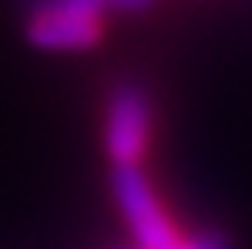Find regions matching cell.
Wrapping results in <instances>:
<instances>
[{"label":"cell","instance_id":"3957f363","mask_svg":"<svg viewBox=\"0 0 252 249\" xmlns=\"http://www.w3.org/2000/svg\"><path fill=\"white\" fill-rule=\"evenodd\" d=\"M27 40L40 51H84L101 40V17L84 14H27Z\"/></svg>","mask_w":252,"mask_h":249},{"label":"cell","instance_id":"5b68a950","mask_svg":"<svg viewBox=\"0 0 252 249\" xmlns=\"http://www.w3.org/2000/svg\"><path fill=\"white\" fill-rule=\"evenodd\" d=\"M175 249H225L222 232H198L195 239H178Z\"/></svg>","mask_w":252,"mask_h":249},{"label":"cell","instance_id":"277c9868","mask_svg":"<svg viewBox=\"0 0 252 249\" xmlns=\"http://www.w3.org/2000/svg\"><path fill=\"white\" fill-rule=\"evenodd\" d=\"M155 0H34L31 14H84V17H104V14H141Z\"/></svg>","mask_w":252,"mask_h":249},{"label":"cell","instance_id":"7a4b0ae2","mask_svg":"<svg viewBox=\"0 0 252 249\" xmlns=\"http://www.w3.org/2000/svg\"><path fill=\"white\" fill-rule=\"evenodd\" d=\"M152 132V101L148 91L135 81H121L108 98L104 145L115 165H141Z\"/></svg>","mask_w":252,"mask_h":249},{"label":"cell","instance_id":"6da1fadb","mask_svg":"<svg viewBox=\"0 0 252 249\" xmlns=\"http://www.w3.org/2000/svg\"><path fill=\"white\" fill-rule=\"evenodd\" d=\"M111 189L121 206V215L135 236V249H175L178 246V229L161 212L158 195L148 185V175L141 165H115L111 172Z\"/></svg>","mask_w":252,"mask_h":249}]
</instances>
